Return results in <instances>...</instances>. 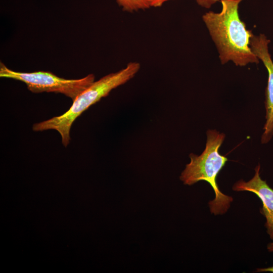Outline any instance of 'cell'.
<instances>
[{
  "label": "cell",
  "mask_w": 273,
  "mask_h": 273,
  "mask_svg": "<svg viewBox=\"0 0 273 273\" xmlns=\"http://www.w3.org/2000/svg\"><path fill=\"white\" fill-rule=\"evenodd\" d=\"M242 1L220 0L222 9L219 13L209 11L202 16L222 64L229 61L240 66L259 63L250 47L253 33L239 17V5Z\"/></svg>",
  "instance_id": "cell-1"
},
{
  "label": "cell",
  "mask_w": 273,
  "mask_h": 273,
  "mask_svg": "<svg viewBox=\"0 0 273 273\" xmlns=\"http://www.w3.org/2000/svg\"><path fill=\"white\" fill-rule=\"evenodd\" d=\"M140 68L139 63L130 62L120 70L110 73L94 81L77 96L65 113L34 124L33 130L35 131L56 130L61 136L63 145L67 147L71 140L70 129L75 119L90 106L107 96L112 89L132 78Z\"/></svg>",
  "instance_id": "cell-2"
},
{
  "label": "cell",
  "mask_w": 273,
  "mask_h": 273,
  "mask_svg": "<svg viewBox=\"0 0 273 273\" xmlns=\"http://www.w3.org/2000/svg\"><path fill=\"white\" fill-rule=\"evenodd\" d=\"M225 135L216 130L207 132L206 147L200 155L190 154V162L181 172L180 179L185 185H192L200 180L208 182L213 188L215 198L209 201L210 212L214 215L225 213L230 207L233 198L220 192L216 183V177L228 158L219 153Z\"/></svg>",
  "instance_id": "cell-3"
},
{
  "label": "cell",
  "mask_w": 273,
  "mask_h": 273,
  "mask_svg": "<svg viewBox=\"0 0 273 273\" xmlns=\"http://www.w3.org/2000/svg\"><path fill=\"white\" fill-rule=\"evenodd\" d=\"M0 76L23 82L32 93H61L71 99L72 101L95 81V78L93 74L80 79H67L50 72H16L8 68L2 62L0 63Z\"/></svg>",
  "instance_id": "cell-4"
},
{
  "label": "cell",
  "mask_w": 273,
  "mask_h": 273,
  "mask_svg": "<svg viewBox=\"0 0 273 273\" xmlns=\"http://www.w3.org/2000/svg\"><path fill=\"white\" fill-rule=\"evenodd\" d=\"M269 42L270 40L262 34L257 36L253 34L250 41L252 51L263 62L268 74L265 91L266 122L261 137L262 144L268 143L273 135V62L268 52Z\"/></svg>",
  "instance_id": "cell-5"
},
{
  "label": "cell",
  "mask_w": 273,
  "mask_h": 273,
  "mask_svg": "<svg viewBox=\"0 0 273 273\" xmlns=\"http://www.w3.org/2000/svg\"><path fill=\"white\" fill-rule=\"evenodd\" d=\"M259 164L255 168V175L247 182L240 180L233 187L235 191H249L254 193L261 200L262 208L261 212L266 218L265 226L270 238L273 241V189L262 180L259 171Z\"/></svg>",
  "instance_id": "cell-6"
},
{
  "label": "cell",
  "mask_w": 273,
  "mask_h": 273,
  "mask_svg": "<svg viewBox=\"0 0 273 273\" xmlns=\"http://www.w3.org/2000/svg\"><path fill=\"white\" fill-rule=\"evenodd\" d=\"M124 11L132 12L150 7L147 0H116Z\"/></svg>",
  "instance_id": "cell-7"
},
{
  "label": "cell",
  "mask_w": 273,
  "mask_h": 273,
  "mask_svg": "<svg viewBox=\"0 0 273 273\" xmlns=\"http://www.w3.org/2000/svg\"><path fill=\"white\" fill-rule=\"evenodd\" d=\"M220 0H196L197 4L201 7L209 8L217 1Z\"/></svg>",
  "instance_id": "cell-8"
},
{
  "label": "cell",
  "mask_w": 273,
  "mask_h": 273,
  "mask_svg": "<svg viewBox=\"0 0 273 273\" xmlns=\"http://www.w3.org/2000/svg\"><path fill=\"white\" fill-rule=\"evenodd\" d=\"M170 0H147L150 7H159L167 1Z\"/></svg>",
  "instance_id": "cell-9"
},
{
  "label": "cell",
  "mask_w": 273,
  "mask_h": 273,
  "mask_svg": "<svg viewBox=\"0 0 273 273\" xmlns=\"http://www.w3.org/2000/svg\"><path fill=\"white\" fill-rule=\"evenodd\" d=\"M257 272L270 271V272H273V266L271 267H268L267 268H257Z\"/></svg>",
  "instance_id": "cell-10"
},
{
  "label": "cell",
  "mask_w": 273,
  "mask_h": 273,
  "mask_svg": "<svg viewBox=\"0 0 273 273\" xmlns=\"http://www.w3.org/2000/svg\"><path fill=\"white\" fill-rule=\"evenodd\" d=\"M267 248L269 252H273V243H269L267 245Z\"/></svg>",
  "instance_id": "cell-11"
}]
</instances>
